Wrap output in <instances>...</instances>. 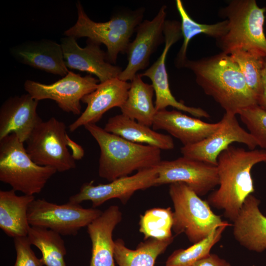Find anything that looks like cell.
I'll return each mask as SVG.
<instances>
[{"instance_id": "6da1fadb", "label": "cell", "mask_w": 266, "mask_h": 266, "mask_svg": "<svg viewBox=\"0 0 266 266\" xmlns=\"http://www.w3.org/2000/svg\"><path fill=\"white\" fill-rule=\"evenodd\" d=\"M261 162L266 163L265 149L246 150L231 145L222 151L216 165L219 188L208 197V204L234 222L246 198L254 192L251 171Z\"/></svg>"}, {"instance_id": "7a4b0ae2", "label": "cell", "mask_w": 266, "mask_h": 266, "mask_svg": "<svg viewBox=\"0 0 266 266\" xmlns=\"http://www.w3.org/2000/svg\"><path fill=\"white\" fill-rule=\"evenodd\" d=\"M184 67L193 71L198 85L225 112L237 115L241 110L258 104L256 96L229 55L222 52L197 60H187Z\"/></svg>"}, {"instance_id": "3957f363", "label": "cell", "mask_w": 266, "mask_h": 266, "mask_svg": "<svg viewBox=\"0 0 266 266\" xmlns=\"http://www.w3.org/2000/svg\"><path fill=\"white\" fill-rule=\"evenodd\" d=\"M84 127L100 147L99 175L109 182L156 166L162 161L161 150L157 147L131 142L96 124Z\"/></svg>"}, {"instance_id": "277c9868", "label": "cell", "mask_w": 266, "mask_h": 266, "mask_svg": "<svg viewBox=\"0 0 266 266\" xmlns=\"http://www.w3.org/2000/svg\"><path fill=\"white\" fill-rule=\"evenodd\" d=\"M266 11L255 0H233L221 9L220 16L228 22L226 33L216 40L222 52L241 50L266 58Z\"/></svg>"}, {"instance_id": "5b68a950", "label": "cell", "mask_w": 266, "mask_h": 266, "mask_svg": "<svg viewBox=\"0 0 266 266\" xmlns=\"http://www.w3.org/2000/svg\"><path fill=\"white\" fill-rule=\"evenodd\" d=\"M76 6L77 20L64 32L65 36L76 39L87 37L100 45L104 44L108 61L115 64L118 54L126 53L131 36L142 22L144 8L121 12L113 15L108 21L96 22L88 16L79 0Z\"/></svg>"}, {"instance_id": "8992f818", "label": "cell", "mask_w": 266, "mask_h": 266, "mask_svg": "<svg viewBox=\"0 0 266 266\" xmlns=\"http://www.w3.org/2000/svg\"><path fill=\"white\" fill-rule=\"evenodd\" d=\"M57 172L35 164L15 134L0 140V181L15 191L27 195L39 194Z\"/></svg>"}, {"instance_id": "52a82bcc", "label": "cell", "mask_w": 266, "mask_h": 266, "mask_svg": "<svg viewBox=\"0 0 266 266\" xmlns=\"http://www.w3.org/2000/svg\"><path fill=\"white\" fill-rule=\"evenodd\" d=\"M169 194L174 206L172 230L176 234L184 233L193 244L204 239L220 226H231L185 184H169Z\"/></svg>"}, {"instance_id": "ba28073f", "label": "cell", "mask_w": 266, "mask_h": 266, "mask_svg": "<svg viewBox=\"0 0 266 266\" xmlns=\"http://www.w3.org/2000/svg\"><path fill=\"white\" fill-rule=\"evenodd\" d=\"M65 124L55 117L41 121L26 141V151L37 165L65 172L75 168L68 149Z\"/></svg>"}, {"instance_id": "9c48e42d", "label": "cell", "mask_w": 266, "mask_h": 266, "mask_svg": "<svg viewBox=\"0 0 266 266\" xmlns=\"http://www.w3.org/2000/svg\"><path fill=\"white\" fill-rule=\"evenodd\" d=\"M102 212L95 208H85L69 201L58 204L38 199L31 203L28 218L32 227L47 229L61 235L75 236Z\"/></svg>"}, {"instance_id": "30bf717a", "label": "cell", "mask_w": 266, "mask_h": 266, "mask_svg": "<svg viewBox=\"0 0 266 266\" xmlns=\"http://www.w3.org/2000/svg\"><path fill=\"white\" fill-rule=\"evenodd\" d=\"M99 81L92 74L82 76L69 71L66 75L53 83L45 84L27 80L24 87L27 93L37 101L52 100L64 111L80 115L82 99L95 90Z\"/></svg>"}, {"instance_id": "8fae6325", "label": "cell", "mask_w": 266, "mask_h": 266, "mask_svg": "<svg viewBox=\"0 0 266 266\" xmlns=\"http://www.w3.org/2000/svg\"><path fill=\"white\" fill-rule=\"evenodd\" d=\"M164 35L165 47L161 55L151 66L139 74L141 77L146 76L151 81L156 96L154 104L156 110L160 111L166 109L167 106H171L196 118H209V113L203 109L189 106L176 100L170 90L166 60L170 48L182 37L180 22L166 20Z\"/></svg>"}, {"instance_id": "7c38bea8", "label": "cell", "mask_w": 266, "mask_h": 266, "mask_svg": "<svg viewBox=\"0 0 266 266\" xmlns=\"http://www.w3.org/2000/svg\"><path fill=\"white\" fill-rule=\"evenodd\" d=\"M158 176L157 166L137 171L131 176L117 178L107 184H94V181L83 183L79 192L70 196L68 201L80 204L89 200L93 208L112 199H118L125 204L137 191L155 186Z\"/></svg>"}, {"instance_id": "4fadbf2b", "label": "cell", "mask_w": 266, "mask_h": 266, "mask_svg": "<svg viewBox=\"0 0 266 266\" xmlns=\"http://www.w3.org/2000/svg\"><path fill=\"white\" fill-rule=\"evenodd\" d=\"M155 186L183 183L199 196H202L219 185L216 166L184 156L161 161L157 166Z\"/></svg>"}, {"instance_id": "5bb4252c", "label": "cell", "mask_w": 266, "mask_h": 266, "mask_svg": "<svg viewBox=\"0 0 266 266\" xmlns=\"http://www.w3.org/2000/svg\"><path fill=\"white\" fill-rule=\"evenodd\" d=\"M221 126L203 140L180 149L183 156L216 166L219 154L234 142L243 143L250 150L257 146L254 138L242 127L236 115L225 112Z\"/></svg>"}, {"instance_id": "9a60e30c", "label": "cell", "mask_w": 266, "mask_h": 266, "mask_svg": "<svg viewBox=\"0 0 266 266\" xmlns=\"http://www.w3.org/2000/svg\"><path fill=\"white\" fill-rule=\"evenodd\" d=\"M166 10V6L163 5L152 20H145L138 26L136 36L129 43L126 51L128 64L119 74V79L131 81L138 71L149 66L151 55L159 45L165 42Z\"/></svg>"}, {"instance_id": "2e32d148", "label": "cell", "mask_w": 266, "mask_h": 266, "mask_svg": "<svg viewBox=\"0 0 266 266\" xmlns=\"http://www.w3.org/2000/svg\"><path fill=\"white\" fill-rule=\"evenodd\" d=\"M60 40L65 65L68 69L94 74L100 82L118 77L123 70L108 61L106 53L97 43L87 39L86 46L82 48L74 37L65 36Z\"/></svg>"}, {"instance_id": "e0dca14e", "label": "cell", "mask_w": 266, "mask_h": 266, "mask_svg": "<svg viewBox=\"0 0 266 266\" xmlns=\"http://www.w3.org/2000/svg\"><path fill=\"white\" fill-rule=\"evenodd\" d=\"M131 83L118 77L99 83L97 88L81 100L87 104L80 116L69 125L70 132L88 124H96L106 112L118 107L121 108L126 101Z\"/></svg>"}, {"instance_id": "ac0fdd59", "label": "cell", "mask_w": 266, "mask_h": 266, "mask_svg": "<svg viewBox=\"0 0 266 266\" xmlns=\"http://www.w3.org/2000/svg\"><path fill=\"white\" fill-rule=\"evenodd\" d=\"M38 104L28 93L6 99L0 107V140L14 133L20 141L26 142L42 121L37 112Z\"/></svg>"}, {"instance_id": "d6986e66", "label": "cell", "mask_w": 266, "mask_h": 266, "mask_svg": "<svg viewBox=\"0 0 266 266\" xmlns=\"http://www.w3.org/2000/svg\"><path fill=\"white\" fill-rule=\"evenodd\" d=\"M9 52L19 63L49 73L64 77L69 71L61 44L51 39L24 41L10 48Z\"/></svg>"}, {"instance_id": "ffe728a7", "label": "cell", "mask_w": 266, "mask_h": 266, "mask_svg": "<svg viewBox=\"0 0 266 266\" xmlns=\"http://www.w3.org/2000/svg\"><path fill=\"white\" fill-rule=\"evenodd\" d=\"M221 126L220 121L216 123L205 122L181 111L166 109L158 111L155 116L154 130H162L179 139L183 146L198 143L207 137Z\"/></svg>"}, {"instance_id": "44dd1931", "label": "cell", "mask_w": 266, "mask_h": 266, "mask_svg": "<svg viewBox=\"0 0 266 266\" xmlns=\"http://www.w3.org/2000/svg\"><path fill=\"white\" fill-rule=\"evenodd\" d=\"M122 219V214L119 207L113 205L88 225L87 233L92 242L89 266H115V242L112 234Z\"/></svg>"}, {"instance_id": "7402d4cb", "label": "cell", "mask_w": 266, "mask_h": 266, "mask_svg": "<svg viewBox=\"0 0 266 266\" xmlns=\"http://www.w3.org/2000/svg\"><path fill=\"white\" fill-rule=\"evenodd\" d=\"M260 202L252 194L249 195L233 222L235 240L246 249L258 252L266 249V217L259 208Z\"/></svg>"}, {"instance_id": "603a6c76", "label": "cell", "mask_w": 266, "mask_h": 266, "mask_svg": "<svg viewBox=\"0 0 266 266\" xmlns=\"http://www.w3.org/2000/svg\"><path fill=\"white\" fill-rule=\"evenodd\" d=\"M16 191H0V228L8 236H28L31 226L28 212L34 196H18Z\"/></svg>"}, {"instance_id": "cb8c5ba5", "label": "cell", "mask_w": 266, "mask_h": 266, "mask_svg": "<svg viewBox=\"0 0 266 266\" xmlns=\"http://www.w3.org/2000/svg\"><path fill=\"white\" fill-rule=\"evenodd\" d=\"M131 142L154 146L161 150L174 147L172 138L121 114L110 117L103 128Z\"/></svg>"}, {"instance_id": "d4e9b609", "label": "cell", "mask_w": 266, "mask_h": 266, "mask_svg": "<svg viewBox=\"0 0 266 266\" xmlns=\"http://www.w3.org/2000/svg\"><path fill=\"white\" fill-rule=\"evenodd\" d=\"M130 83L127 98L120 108L122 114L150 127L157 112L153 101L154 88L144 82L139 74Z\"/></svg>"}, {"instance_id": "484cf974", "label": "cell", "mask_w": 266, "mask_h": 266, "mask_svg": "<svg viewBox=\"0 0 266 266\" xmlns=\"http://www.w3.org/2000/svg\"><path fill=\"white\" fill-rule=\"evenodd\" d=\"M173 239L174 237L166 240L150 238L132 250L118 239L114 241V259L118 266H154L157 257L165 252Z\"/></svg>"}, {"instance_id": "4316f807", "label": "cell", "mask_w": 266, "mask_h": 266, "mask_svg": "<svg viewBox=\"0 0 266 266\" xmlns=\"http://www.w3.org/2000/svg\"><path fill=\"white\" fill-rule=\"evenodd\" d=\"M175 4L181 18V30L183 38L182 45L176 58L175 65L178 67H182L187 60L186 53L190 40L200 34L207 35L217 40L226 33L228 22L225 19L213 24L199 23L190 16L181 0H176Z\"/></svg>"}, {"instance_id": "83f0119b", "label": "cell", "mask_w": 266, "mask_h": 266, "mask_svg": "<svg viewBox=\"0 0 266 266\" xmlns=\"http://www.w3.org/2000/svg\"><path fill=\"white\" fill-rule=\"evenodd\" d=\"M27 236L31 244L40 250L44 266H66V250L60 234L47 229L31 226Z\"/></svg>"}, {"instance_id": "f1b7e54d", "label": "cell", "mask_w": 266, "mask_h": 266, "mask_svg": "<svg viewBox=\"0 0 266 266\" xmlns=\"http://www.w3.org/2000/svg\"><path fill=\"white\" fill-rule=\"evenodd\" d=\"M228 226H220L204 239L186 249L175 250L167 259L166 266H194L198 261L210 254L211 250L220 240L223 233Z\"/></svg>"}, {"instance_id": "f546056e", "label": "cell", "mask_w": 266, "mask_h": 266, "mask_svg": "<svg viewBox=\"0 0 266 266\" xmlns=\"http://www.w3.org/2000/svg\"><path fill=\"white\" fill-rule=\"evenodd\" d=\"M173 223V212L170 207L151 208L140 216L139 232L145 240H166L174 237L171 233Z\"/></svg>"}, {"instance_id": "4dcf8cb0", "label": "cell", "mask_w": 266, "mask_h": 266, "mask_svg": "<svg viewBox=\"0 0 266 266\" xmlns=\"http://www.w3.org/2000/svg\"><path fill=\"white\" fill-rule=\"evenodd\" d=\"M229 55L239 67L247 86L258 100L262 90L264 58L241 50L234 51Z\"/></svg>"}, {"instance_id": "1f68e13d", "label": "cell", "mask_w": 266, "mask_h": 266, "mask_svg": "<svg viewBox=\"0 0 266 266\" xmlns=\"http://www.w3.org/2000/svg\"><path fill=\"white\" fill-rule=\"evenodd\" d=\"M237 114L257 146L266 150V110L256 104L241 110Z\"/></svg>"}, {"instance_id": "d6a6232c", "label": "cell", "mask_w": 266, "mask_h": 266, "mask_svg": "<svg viewBox=\"0 0 266 266\" xmlns=\"http://www.w3.org/2000/svg\"><path fill=\"white\" fill-rule=\"evenodd\" d=\"M16 258L13 266H43V262L38 258L32 249V245L28 236L13 238Z\"/></svg>"}, {"instance_id": "836d02e7", "label": "cell", "mask_w": 266, "mask_h": 266, "mask_svg": "<svg viewBox=\"0 0 266 266\" xmlns=\"http://www.w3.org/2000/svg\"><path fill=\"white\" fill-rule=\"evenodd\" d=\"M194 266H231L226 260L215 254L210 253L195 264Z\"/></svg>"}, {"instance_id": "e575fe53", "label": "cell", "mask_w": 266, "mask_h": 266, "mask_svg": "<svg viewBox=\"0 0 266 266\" xmlns=\"http://www.w3.org/2000/svg\"><path fill=\"white\" fill-rule=\"evenodd\" d=\"M258 104L266 110V58H264L262 87L261 94L258 98Z\"/></svg>"}, {"instance_id": "d590c367", "label": "cell", "mask_w": 266, "mask_h": 266, "mask_svg": "<svg viewBox=\"0 0 266 266\" xmlns=\"http://www.w3.org/2000/svg\"><path fill=\"white\" fill-rule=\"evenodd\" d=\"M67 146L72 151L71 155L75 160H80L84 155V150L82 146L67 136Z\"/></svg>"}]
</instances>
